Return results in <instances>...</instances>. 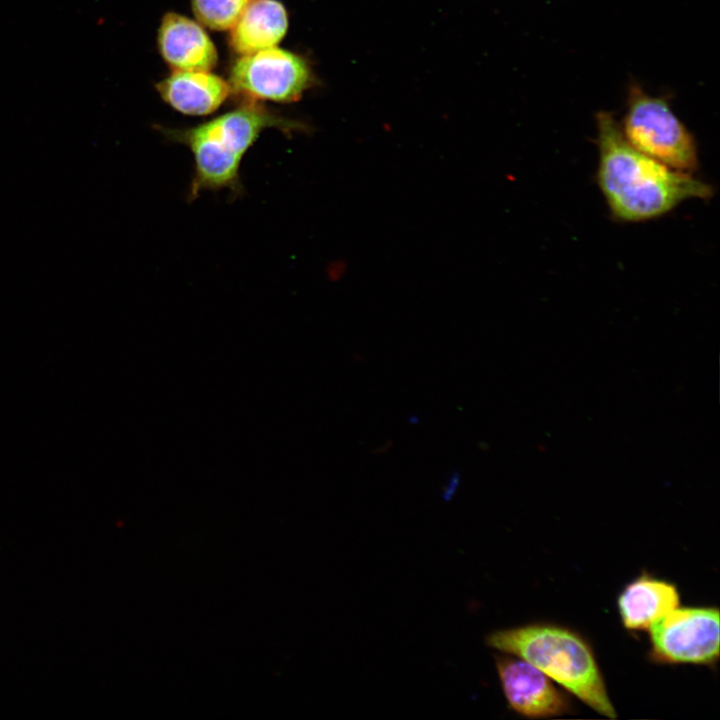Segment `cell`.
<instances>
[{"mask_svg": "<svg viewBox=\"0 0 720 720\" xmlns=\"http://www.w3.org/2000/svg\"><path fill=\"white\" fill-rule=\"evenodd\" d=\"M596 122V183L615 220L648 221L666 215L687 200L712 197L714 189L709 183L672 169L631 146L610 113H598Z\"/></svg>", "mask_w": 720, "mask_h": 720, "instance_id": "1", "label": "cell"}, {"mask_svg": "<svg viewBox=\"0 0 720 720\" xmlns=\"http://www.w3.org/2000/svg\"><path fill=\"white\" fill-rule=\"evenodd\" d=\"M269 128L282 132L303 130L305 126L249 101L207 122L188 128L159 127L169 141L186 146L193 155L194 172L188 200L205 191L226 189L233 196L243 192L241 162L261 133Z\"/></svg>", "mask_w": 720, "mask_h": 720, "instance_id": "2", "label": "cell"}, {"mask_svg": "<svg viewBox=\"0 0 720 720\" xmlns=\"http://www.w3.org/2000/svg\"><path fill=\"white\" fill-rule=\"evenodd\" d=\"M486 642L528 661L597 713L617 717L593 649L579 633L534 623L493 632Z\"/></svg>", "mask_w": 720, "mask_h": 720, "instance_id": "3", "label": "cell"}, {"mask_svg": "<svg viewBox=\"0 0 720 720\" xmlns=\"http://www.w3.org/2000/svg\"><path fill=\"white\" fill-rule=\"evenodd\" d=\"M620 129L643 154L678 171L698 170L697 143L664 99L633 88Z\"/></svg>", "mask_w": 720, "mask_h": 720, "instance_id": "4", "label": "cell"}, {"mask_svg": "<svg viewBox=\"0 0 720 720\" xmlns=\"http://www.w3.org/2000/svg\"><path fill=\"white\" fill-rule=\"evenodd\" d=\"M648 630L649 657L655 663L712 667L718 661L720 624L716 607H676Z\"/></svg>", "mask_w": 720, "mask_h": 720, "instance_id": "5", "label": "cell"}, {"mask_svg": "<svg viewBox=\"0 0 720 720\" xmlns=\"http://www.w3.org/2000/svg\"><path fill=\"white\" fill-rule=\"evenodd\" d=\"M231 91L250 101L294 102L312 83L308 63L301 56L272 47L241 55L234 63Z\"/></svg>", "mask_w": 720, "mask_h": 720, "instance_id": "6", "label": "cell"}, {"mask_svg": "<svg viewBox=\"0 0 720 720\" xmlns=\"http://www.w3.org/2000/svg\"><path fill=\"white\" fill-rule=\"evenodd\" d=\"M501 687L509 706L528 718H548L570 711L571 704L553 680L517 656L496 657Z\"/></svg>", "mask_w": 720, "mask_h": 720, "instance_id": "7", "label": "cell"}, {"mask_svg": "<svg viewBox=\"0 0 720 720\" xmlns=\"http://www.w3.org/2000/svg\"><path fill=\"white\" fill-rule=\"evenodd\" d=\"M159 52L173 72L210 71L217 63V50L203 27L178 13H166L160 23Z\"/></svg>", "mask_w": 720, "mask_h": 720, "instance_id": "8", "label": "cell"}, {"mask_svg": "<svg viewBox=\"0 0 720 720\" xmlns=\"http://www.w3.org/2000/svg\"><path fill=\"white\" fill-rule=\"evenodd\" d=\"M677 586L649 573L627 583L617 598L618 613L628 630H648L650 625L679 606Z\"/></svg>", "mask_w": 720, "mask_h": 720, "instance_id": "9", "label": "cell"}, {"mask_svg": "<svg viewBox=\"0 0 720 720\" xmlns=\"http://www.w3.org/2000/svg\"><path fill=\"white\" fill-rule=\"evenodd\" d=\"M156 89L172 108L192 116L214 112L231 92L229 83L210 71L173 72Z\"/></svg>", "mask_w": 720, "mask_h": 720, "instance_id": "10", "label": "cell"}, {"mask_svg": "<svg viewBox=\"0 0 720 720\" xmlns=\"http://www.w3.org/2000/svg\"><path fill=\"white\" fill-rule=\"evenodd\" d=\"M288 28V15L278 0H250L230 29L229 43L240 55L276 47Z\"/></svg>", "mask_w": 720, "mask_h": 720, "instance_id": "11", "label": "cell"}, {"mask_svg": "<svg viewBox=\"0 0 720 720\" xmlns=\"http://www.w3.org/2000/svg\"><path fill=\"white\" fill-rule=\"evenodd\" d=\"M250 0H192L196 19L217 31L229 30L236 23Z\"/></svg>", "mask_w": 720, "mask_h": 720, "instance_id": "12", "label": "cell"}]
</instances>
